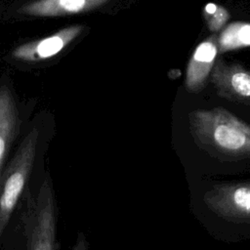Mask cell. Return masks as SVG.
Listing matches in <instances>:
<instances>
[{
  "label": "cell",
  "instance_id": "277c9868",
  "mask_svg": "<svg viewBox=\"0 0 250 250\" xmlns=\"http://www.w3.org/2000/svg\"><path fill=\"white\" fill-rule=\"evenodd\" d=\"M206 207L224 222L250 235V179L213 185L203 195Z\"/></svg>",
  "mask_w": 250,
  "mask_h": 250
},
{
  "label": "cell",
  "instance_id": "3957f363",
  "mask_svg": "<svg viewBox=\"0 0 250 250\" xmlns=\"http://www.w3.org/2000/svg\"><path fill=\"white\" fill-rule=\"evenodd\" d=\"M58 208L51 178L47 174L36 198H27L24 216L26 250H58Z\"/></svg>",
  "mask_w": 250,
  "mask_h": 250
},
{
  "label": "cell",
  "instance_id": "7a4b0ae2",
  "mask_svg": "<svg viewBox=\"0 0 250 250\" xmlns=\"http://www.w3.org/2000/svg\"><path fill=\"white\" fill-rule=\"evenodd\" d=\"M39 130L33 127L25 135L16 153L0 173V235L2 236L12 214L24 190L36 158Z\"/></svg>",
  "mask_w": 250,
  "mask_h": 250
},
{
  "label": "cell",
  "instance_id": "30bf717a",
  "mask_svg": "<svg viewBox=\"0 0 250 250\" xmlns=\"http://www.w3.org/2000/svg\"><path fill=\"white\" fill-rule=\"evenodd\" d=\"M219 52L224 53L250 46V22L236 21L224 28L218 37Z\"/></svg>",
  "mask_w": 250,
  "mask_h": 250
},
{
  "label": "cell",
  "instance_id": "9c48e42d",
  "mask_svg": "<svg viewBox=\"0 0 250 250\" xmlns=\"http://www.w3.org/2000/svg\"><path fill=\"white\" fill-rule=\"evenodd\" d=\"M110 0H36L19 12L34 17H64L95 10Z\"/></svg>",
  "mask_w": 250,
  "mask_h": 250
},
{
  "label": "cell",
  "instance_id": "6da1fadb",
  "mask_svg": "<svg viewBox=\"0 0 250 250\" xmlns=\"http://www.w3.org/2000/svg\"><path fill=\"white\" fill-rule=\"evenodd\" d=\"M196 145L223 160L250 158V125L224 107L196 109L188 114Z\"/></svg>",
  "mask_w": 250,
  "mask_h": 250
},
{
  "label": "cell",
  "instance_id": "7c38bea8",
  "mask_svg": "<svg viewBox=\"0 0 250 250\" xmlns=\"http://www.w3.org/2000/svg\"><path fill=\"white\" fill-rule=\"evenodd\" d=\"M71 250H89V243L83 232L77 233V237Z\"/></svg>",
  "mask_w": 250,
  "mask_h": 250
},
{
  "label": "cell",
  "instance_id": "8fae6325",
  "mask_svg": "<svg viewBox=\"0 0 250 250\" xmlns=\"http://www.w3.org/2000/svg\"><path fill=\"white\" fill-rule=\"evenodd\" d=\"M204 18L209 29L216 32L226 24L229 19V14L224 7L214 3H209L204 8Z\"/></svg>",
  "mask_w": 250,
  "mask_h": 250
},
{
  "label": "cell",
  "instance_id": "8992f818",
  "mask_svg": "<svg viewBox=\"0 0 250 250\" xmlns=\"http://www.w3.org/2000/svg\"><path fill=\"white\" fill-rule=\"evenodd\" d=\"M83 30L82 25H72L42 39L18 46L12 57L23 62H38L56 56L72 42Z\"/></svg>",
  "mask_w": 250,
  "mask_h": 250
},
{
  "label": "cell",
  "instance_id": "52a82bcc",
  "mask_svg": "<svg viewBox=\"0 0 250 250\" xmlns=\"http://www.w3.org/2000/svg\"><path fill=\"white\" fill-rule=\"evenodd\" d=\"M218 52V38L215 36L207 38L195 47L186 71L185 87L188 92L197 93L205 87L216 63Z\"/></svg>",
  "mask_w": 250,
  "mask_h": 250
},
{
  "label": "cell",
  "instance_id": "ba28073f",
  "mask_svg": "<svg viewBox=\"0 0 250 250\" xmlns=\"http://www.w3.org/2000/svg\"><path fill=\"white\" fill-rule=\"evenodd\" d=\"M21 128V119L10 89L3 85L0 90V173Z\"/></svg>",
  "mask_w": 250,
  "mask_h": 250
},
{
  "label": "cell",
  "instance_id": "5b68a950",
  "mask_svg": "<svg viewBox=\"0 0 250 250\" xmlns=\"http://www.w3.org/2000/svg\"><path fill=\"white\" fill-rule=\"evenodd\" d=\"M211 81L219 96L242 104H250V69L239 64L216 62Z\"/></svg>",
  "mask_w": 250,
  "mask_h": 250
}]
</instances>
